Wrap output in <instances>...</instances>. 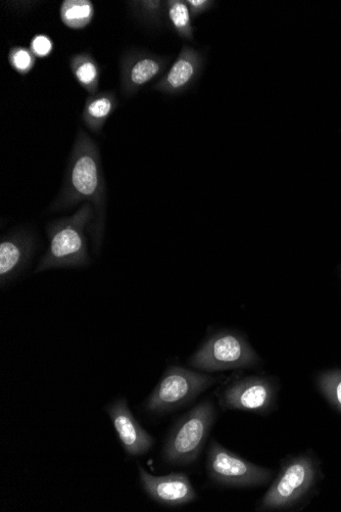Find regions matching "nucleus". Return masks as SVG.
<instances>
[{"label": "nucleus", "mask_w": 341, "mask_h": 512, "mask_svg": "<svg viewBox=\"0 0 341 512\" xmlns=\"http://www.w3.org/2000/svg\"><path fill=\"white\" fill-rule=\"evenodd\" d=\"M91 216L90 209L82 208L70 219L52 224L47 229L50 239L45 253L38 262L34 273L58 268H83L92 263L89 255L84 228Z\"/></svg>", "instance_id": "7ed1b4c3"}, {"label": "nucleus", "mask_w": 341, "mask_h": 512, "mask_svg": "<svg viewBox=\"0 0 341 512\" xmlns=\"http://www.w3.org/2000/svg\"><path fill=\"white\" fill-rule=\"evenodd\" d=\"M316 388L328 404L341 413V369L331 368L320 372Z\"/></svg>", "instance_id": "ddd939ff"}, {"label": "nucleus", "mask_w": 341, "mask_h": 512, "mask_svg": "<svg viewBox=\"0 0 341 512\" xmlns=\"http://www.w3.org/2000/svg\"><path fill=\"white\" fill-rule=\"evenodd\" d=\"M219 380L203 372L171 365L145 401L144 408L155 415L170 413L198 398Z\"/></svg>", "instance_id": "39448f33"}, {"label": "nucleus", "mask_w": 341, "mask_h": 512, "mask_svg": "<svg viewBox=\"0 0 341 512\" xmlns=\"http://www.w3.org/2000/svg\"><path fill=\"white\" fill-rule=\"evenodd\" d=\"M260 362L247 337L231 330L213 333L188 360L192 368L205 372L253 368Z\"/></svg>", "instance_id": "20e7f679"}, {"label": "nucleus", "mask_w": 341, "mask_h": 512, "mask_svg": "<svg viewBox=\"0 0 341 512\" xmlns=\"http://www.w3.org/2000/svg\"><path fill=\"white\" fill-rule=\"evenodd\" d=\"M107 412L118 438L130 456L148 453L155 445V439L135 420L125 399H118L107 407Z\"/></svg>", "instance_id": "9b49d317"}, {"label": "nucleus", "mask_w": 341, "mask_h": 512, "mask_svg": "<svg viewBox=\"0 0 341 512\" xmlns=\"http://www.w3.org/2000/svg\"><path fill=\"white\" fill-rule=\"evenodd\" d=\"M323 478L322 462L314 452L290 455L281 461L279 472L258 501L256 511H299L316 496Z\"/></svg>", "instance_id": "f257e3e1"}, {"label": "nucleus", "mask_w": 341, "mask_h": 512, "mask_svg": "<svg viewBox=\"0 0 341 512\" xmlns=\"http://www.w3.org/2000/svg\"><path fill=\"white\" fill-rule=\"evenodd\" d=\"M92 12V5L87 0H67L62 6V19L67 26L79 29L90 22Z\"/></svg>", "instance_id": "4468645a"}, {"label": "nucleus", "mask_w": 341, "mask_h": 512, "mask_svg": "<svg viewBox=\"0 0 341 512\" xmlns=\"http://www.w3.org/2000/svg\"><path fill=\"white\" fill-rule=\"evenodd\" d=\"M12 63L19 72H27L33 65V58L26 50H19L13 54Z\"/></svg>", "instance_id": "6ab92c4d"}, {"label": "nucleus", "mask_w": 341, "mask_h": 512, "mask_svg": "<svg viewBox=\"0 0 341 512\" xmlns=\"http://www.w3.org/2000/svg\"><path fill=\"white\" fill-rule=\"evenodd\" d=\"M187 4L191 7L193 15H197L203 13L213 3L207 2V0H189Z\"/></svg>", "instance_id": "412c9836"}, {"label": "nucleus", "mask_w": 341, "mask_h": 512, "mask_svg": "<svg viewBox=\"0 0 341 512\" xmlns=\"http://www.w3.org/2000/svg\"><path fill=\"white\" fill-rule=\"evenodd\" d=\"M36 252V240L30 232L19 231L0 243V286L5 288L29 266Z\"/></svg>", "instance_id": "9d476101"}, {"label": "nucleus", "mask_w": 341, "mask_h": 512, "mask_svg": "<svg viewBox=\"0 0 341 512\" xmlns=\"http://www.w3.org/2000/svg\"><path fill=\"white\" fill-rule=\"evenodd\" d=\"M279 390L272 378L249 376L228 384L219 396V405L223 410L268 415L276 407Z\"/></svg>", "instance_id": "0eeeda50"}, {"label": "nucleus", "mask_w": 341, "mask_h": 512, "mask_svg": "<svg viewBox=\"0 0 341 512\" xmlns=\"http://www.w3.org/2000/svg\"><path fill=\"white\" fill-rule=\"evenodd\" d=\"M201 59L196 52L184 49L164 81V87L171 92L186 88L197 76Z\"/></svg>", "instance_id": "f8f14e48"}, {"label": "nucleus", "mask_w": 341, "mask_h": 512, "mask_svg": "<svg viewBox=\"0 0 341 512\" xmlns=\"http://www.w3.org/2000/svg\"><path fill=\"white\" fill-rule=\"evenodd\" d=\"M209 479L223 487L250 489L264 487L271 482V469L242 458L213 440L207 452Z\"/></svg>", "instance_id": "423d86ee"}, {"label": "nucleus", "mask_w": 341, "mask_h": 512, "mask_svg": "<svg viewBox=\"0 0 341 512\" xmlns=\"http://www.w3.org/2000/svg\"><path fill=\"white\" fill-rule=\"evenodd\" d=\"M76 76L79 82L84 85H89L95 80L97 76L96 67L93 63L86 62L77 69Z\"/></svg>", "instance_id": "aec40b11"}, {"label": "nucleus", "mask_w": 341, "mask_h": 512, "mask_svg": "<svg viewBox=\"0 0 341 512\" xmlns=\"http://www.w3.org/2000/svg\"><path fill=\"white\" fill-rule=\"evenodd\" d=\"M112 110V103L108 99H100L92 102L88 107V114L97 119L106 118Z\"/></svg>", "instance_id": "f3484780"}, {"label": "nucleus", "mask_w": 341, "mask_h": 512, "mask_svg": "<svg viewBox=\"0 0 341 512\" xmlns=\"http://www.w3.org/2000/svg\"><path fill=\"white\" fill-rule=\"evenodd\" d=\"M169 18L172 26L184 37L191 36L190 13L187 4L172 2L169 6Z\"/></svg>", "instance_id": "2eb2a0df"}, {"label": "nucleus", "mask_w": 341, "mask_h": 512, "mask_svg": "<svg viewBox=\"0 0 341 512\" xmlns=\"http://www.w3.org/2000/svg\"><path fill=\"white\" fill-rule=\"evenodd\" d=\"M138 473L144 492L159 504L170 507L183 506L198 499L196 489L184 473L157 477L142 468H139Z\"/></svg>", "instance_id": "1a4fd4ad"}, {"label": "nucleus", "mask_w": 341, "mask_h": 512, "mask_svg": "<svg viewBox=\"0 0 341 512\" xmlns=\"http://www.w3.org/2000/svg\"><path fill=\"white\" fill-rule=\"evenodd\" d=\"M216 417V407L211 400L200 403L182 415L166 439L163 460L179 467L196 462L205 448Z\"/></svg>", "instance_id": "f03ea898"}, {"label": "nucleus", "mask_w": 341, "mask_h": 512, "mask_svg": "<svg viewBox=\"0 0 341 512\" xmlns=\"http://www.w3.org/2000/svg\"><path fill=\"white\" fill-rule=\"evenodd\" d=\"M162 63L154 59L139 61L131 71V79L137 85H142L155 78L162 70Z\"/></svg>", "instance_id": "dca6fc26"}, {"label": "nucleus", "mask_w": 341, "mask_h": 512, "mask_svg": "<svg viewBox=\"0 0 341 512\" xmlns=\"http://www.w3.org/2000/svg\"><path fill=\"white\" fill-rule=\"evenodd\" d=\"M67 198L68 204L82 200L92 201L101 211L104 204L103 177L95 150L82 145L78 148L71 164Z\"/></svg>", "instance_id": "6e6552de"}, {"label": "nucleus", "mask_w": 341, "mask_h": 512, "mask_svg": "<svg viewBox=\"0 0 341 512\" xmlns=\"http://www.w3.org/2000/svg\"><path fill=\"white\" fill-rule=\"evenodd\" d=\"M32 51L38 57H46L53 51V43L46 36H36L32 41Z\"/></svg>", "instance_id": "a211bd4d"}]
</instances>
